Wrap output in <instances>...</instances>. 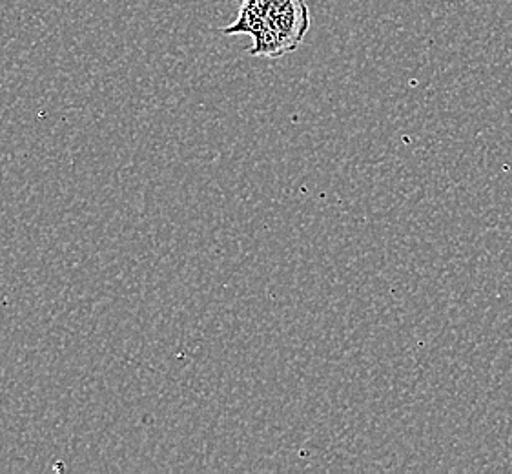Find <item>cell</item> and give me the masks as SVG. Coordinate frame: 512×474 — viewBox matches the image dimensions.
Returning a JSON list of instances; mask_svg holds the SVG:
<instances>
[{
    "label": "cell",
    "instance_id": "1",
    "mask_svg": "<svg viewBox=\"0 0 512 474\" xmlns=\"http://www.w3.org/2000/svg\"><path fill=\"white\" fill-rule=\"evenodd\" d=\"M308 28L307 0H243L236 22L223 33H248L254 39L250 55L276 59L297 50Z\"/></svg>",
    "mask_w": 512,
    "mask_h": 474
}]
</instances>
